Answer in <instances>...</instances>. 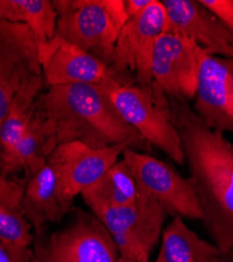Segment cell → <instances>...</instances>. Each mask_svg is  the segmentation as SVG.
<instances>
[{
    "mask_svg": "<svg viewBox=\"0 0 233 262\" xmlns=\"http://www.w3.org/2000/svg\"><path fill=\"white\" fill-rule=\"evenodd\" d=\"M202 210V224L221 255L233 251V144L210 129L187 102L169 99Z\"/></svg>",
    "mask_w": 233,
    "mask_h": 262,
    "instance_id": "1",
    "label": "cell"
},
{
    "mask_svg": "<svg viewBox=\"0 0 233 262\" xmlns=\"http://www.w3.org/2000/svg\"><path fill=\"white\" fill-rule=\"evenodd\" d=\"M113 85L118 86L109 74L99 84L57 85L38 96L35 107L49 123L56 147L79 141L94 149L117 145L135 150L152 149L117 112L110 97Z\"/></svg>",
    "mask_w": 233,
    "mask_h": 262,
    "instance_id": "2",
    "label": "cell"
},
{
    "mask_svg": "<svg viewBox=\"0 0 233 262\" xmlns=\"http://www.w3.org/2000/svg\"><path fill=\"white\" fill-rule=\"evenodd\" d=\"M56 33L111 67L119 34L129 20L124 0H52Z\"/></svg>",
    "mask_w": 233,
    "mask_h": 262,
    "instance_id": "3",
    "label": "cell"
},
{
    "mask_svg": "<svg viewBox=\"0 0 233 262\" xmlns=\"http://www.w3.org/2000/svg\"><path fill=\"white\" fill-rule=\"evenodd\" d=\"M111 100L122 119L142 138L162 150L178 165H185L182 142L173 119L169 99L152 86L151 90L133 84L113 85Z\"/></svg>",
    "mask_w": 233,
    "mask_h": 262,
    "instance_id": "4",
    "label": "cell"
},
{
    "mask_svg": "<svg viewBox=\"0 0 233 262\" xmlns=\"http://www.w3.org/2000/svg\"><path fill=\"white\" fill-rule=\"evenodd\" d=\"M165 25L166 11L159 0H153L144 11L127 20L119 34L109 69L119 86L137 84L145 90L152 89L154 49Z\"/></svg>",
    "mask_w": 233,
    "mask_h": 262,
    "instance_id": "5",
    "label": "cell"
},
{
    "mask_svg": "<svg viewBox=\"0 0 233 262\" xmlns=\"http://www.w3.org/2000/svg\"><path fill=\"white\" fill-rule=\"evenodd\" d=\"M73 211L65 228L36 244L34 257L40 262H119V250L99 218L81 209Z\"/></svg>",
    "mask_w": 233,
    "mask_h": 262,
    "instance_id": "6",
    "label": "cell"
},
{
    "mask_svg": "<svg viewBox=\"0 0 233 262\" xmlns=\"http://www.w3.org/2000/svg\"><path fill=\"white\" fill-rule=\"evenodd\" d=\"M122 156L138 187L159 203L168 215L202 221L192 180L183 178L172 165L135 149L126 148Z\"/></svg>",
    "mask_w": 233,
    "mask_h": 262,
    "instance_id": "7",
    "label": "cell"
},
{
    "mask_svg": "<svg viewBox=\"0 0 233 262\" xmlns=\"http://www.w3.org/2000/svg\"><path fill=\"white\" fill-rule=\"evenodd\" d=\"M137 200L125 207L102 209L95 213L111 233L120 257L150 254L158 245L166 221V211L138 187Z\"/></svg>",
    "mask_w": 233,
    "mask_h": 262,
    "instance_id": "8",
    "label": "cell"
},
{
    "mask_svg": "<svg viewBox=\"0 0 233 262\" xmlns=\"http://www.w3.org/2000/svg\"><path fill=\"white\" fill-rule=\"evenodd\" d=\"M204 50L176 35L162 33L158 38L152 60V86L168 99L193 101L197 94Z\"/></svg>",
    "mask_w": 233,
    "mask_h": 262,
    "instance_id": "9",
    "label": "cell"
},
{
    "mask_svg": "<svg viewBox=\"0 0 233 262\" xmlns=\"http://www.w3.org/2000/svg\"><path fill=\"white\" fill-rule=\"evenodd\" d=\"M127 145L94 149L79 141L58 145L47 159L57 179L61 202L72 211L76 196L118 162Z\"/></svg>",
    "mask_w": 233,
    "mask_h": 262,
    "instance_id": "10",
    "label": "cell"
},
{
    "mask_svg": "<svg viewBox=\"0 0 233 262\" xmlns=\"http://www.w3.org/2000/svg\"><path fill=\"white\" fill-rule=\"evenodd\" d=\"M37 76L42 70L33 31L27 25L0 23V123L23 85Z\"/></svg>",
    "mask_w": 233,
    "mask_h": 262,
    "instance_id": "11",
    "label": "cell"
},
{
    "mask_svg": "<svg viewBox=\"0 0 233 262\" xmlns=\"http://www.w3.org/2000/svg\"><path fill=\"white\" fill-rule=\"evenodd\" d=\"M164 33L194 41L210 56L233 58V33L200 0H163Z\"/></svg>",
    "mask_w": 233,
    "mask_h": 262,
    "instance_id": "12",
    "label": "cell"
},
{
    "mask_svg": "<svg viewBox=\"0 0 233 262\" xmlns=\"http://www.w3.org/2000/svg\"><path fill=\"white\" fill-rule=\"evenodd\" d=\"M194 103L210 129L233 135V58L204 56Z\"/></svg>",
    "mask_w": 233,
    "mask_h": 262,
    "instance_id": "13",
    "label": "cell"
},
{
    "mask_svg": "<svg viewBox=\"0 0 233 262\" xmlns=\"http://www.w3.org/2000/svg\"><path fill=\"white\" fill-rule=\"evenodd\" d=\"M39 48V60L48 87L74 83L99 84L109 77V65L55 36Z\"/></svg>",
    "mask_w": 233,
    "mask_h": 262,
    "instance_id": "14",
    "label": "cell"
},
{
    "mask_svg": "<svg viewBox=\"0 0 233 262\" xmlns=\"http://www.w3.org/2000/svg\"><path fill=\"white\" fill-rule=\"evenodd\" d=\"M26 180L0 177V244L16 256L32 261L33 229L24 210Z\"/></svg>",
    "mask_w": 233,
    "mask_h": 262,
    "instance_id": "15",
    "label": "cell"
},
{
    "mask_svg": "<svg viewBox=\"0 0 233 262\" xmlns=\"http://www.w3.org/2000/svg\"><path fill=\"white\" fill-rule=\"evenodd\" d=\"M56 148L52 129L35 107L23 136L17 141L8 157L0 162V177L9 178L25 170L33 173L47 164V159Z\"/></svg>",
    "mask_w": 233,
    "mask_h": 262,
    "instance_id": "16",
    "label": "cell"
},
{
    "mask_svg": "<svg viewBox=\"0 0 233 262\" xmlns=\"http://www.w3.org/2000/svg\"><path fill=\"white\" fill-rule=\"evenodd\" d=\"M27 176L23 201L25 215L32 228L40 233L45 225L61 222L69 212L61 202L56 176L48 163Z\"/></svg>",
    "mask_w": 233,
    "mask_h": 262,
    "instance_id": "17",
    "label": "cell"
},
{
    "mask_svg": "<svg viewBox=\"0 0 233 262\" xmlns=\"http://www.w3.org/2000/svg\"><path fill=\"white\" fill-rule=\"evenodd\" d=\"M221 256L213 243L202 239L178 216L163 230L155 262H218Z\"/></svg>",
    "mask_w": 233,
    "mask_h": 262,
    "instance_id": "18",
    "label": "cell"
},
{
    "mask_svg": "<svg viewBox=\"0 0 233 262\" xmlns=\"http://www.w3.org/2000/svg\"><path fill=\"white\" fill-rule=\"evenodd\" d=\"M138 185L126 163L121 160L80 194L92 213L102 209L125 207L138 196Z\"/></svg>",
    "mask_w": 233,
    "mask_h": 262,
    "instance_id": "19",
    "label": "cell"
},
{
    "mask_svg": "<svg viewBox=\"0 0 233 262\" xmlns=\"http://www.w3.org/2000/svg\"><path fill=\"white\" fill-rule=\"evenodd\" d=\"M0 23L27 25L40 47L55 37L57 13L52 0H0Z\"/></svg>",
    "mask_w": 233,
    "mask_h": 262,
    "instance_id": "20",
    "label": "cell"
},
{
    "mask_svg": "<svg viewBox=\"0 0 233 262\" xmlns=\"http://www.w3.org/2000/svg\"><path fill=\"white\" fill-rule=\"evenodd\" d=\"M45 81L42 76L31 78L27 81L11 102L7 115L0 123V162L4 161L31 120L35 102L44 89Z\"/></svg>",
    "mask_w": 233,
    "mask_h": 262,
    "instance_id": "21",
    "label": "cell"
},
{
    "mask_svg": "<svg viewBox=\"0 0 233 262\" xmlns=\"http://www.w3.org/2000/svg\"><path fill=\"white\" fill-rule=\"evenodd\" d=\"M200 3L233 33V0H200Z\"/></svg>",
    "mask_w": 233,
    "mask_h": 262,
    "instance_id": "22",
    "label": "cell"
},
{
    "mask_svg": "<svg viewBox=\"0 0 233 262\" xmlns=\"http://www.w3.org/2000/svg\"><path fill=\"white\" fill-rule=\"evenodd\" d=\"M152 2L153 0H124V8L129 19L144 11Z\"/></svg>",
    "mask_w": 233,
    "mask_h": 262,
    "instance_id": "23",
    "label": "cell"
},
{
    "mask_svg": "<svg viewBox=\"0 0 233 262\" xmlns=\"http://www.w3.org/2000/svg\"><path fill=\"white\" fill-rule=\"evenodd\" d=\"M0 262H32L20 258L0 244Z\"/></svg>",
    "mask_w": 233,
    "mask_h": 262,
    "instance_id": "24",
    "label": "cell"
},
{
    "mask_svg": "<svg viewBox=\"0 0 233 262\" xmlns=\"http://www.w3.org/2000/svg\"><path fill=\"white\" fill-rule=\"evenodd\" d=\"M150 254H138L133 256H126V257H120L119 262H150Z\"/></svg>",
    "mask_w": 233,
    "mask_h": 262,
    "instance_id": "25",
    "label": "cell"
},
{
    "mask_svg": "<svg viewBox=\"0 0 233 262\" xmlns=\"http://www.w3.org/2000/svg\"><path fill=\"white\" fill-rule=\"evenodd\" d=\"M218 262H233V251H231L228 254L222 255L218 260Z\"/></svg>",
    "mask_w": 233,
    "mask_h": 262,
    "instance_id": "26",
    "label": "cell"
},
{
    "mask_svg": "<svg viewBox=\"0 0 233 262\" xmlns=\"http://www.w3.org/2000/svg\"><path fill=\"white\" fill-rule=\"evenodd\" d=\"M32 262H40V261H39L37 258H35L34 255H33V257H32Z\"/></svg>",
    "mask_w": 233,
    "mask_h": 262,
    "instance_id": "27",
    "label": "cell"
}]
</instances>
